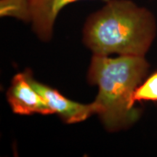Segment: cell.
<instances>
[{
	"instance_id": "6da1fadb",
	"label": "cell",
	"mask_w": 157,
	"mask_h": 157,
	"mask_svg": "<svg viewBox=\"0 0 157 157\" xmlns=\"http://www.w3.org/2000/svg\"><path fill=\"white\" fill-rule=\"evenodd\" d=\"M156 34L150 10L131 0H109L86 20L83 42L94 55L144 57Z\"/></svg>"
},
{
	"instance_id": "7a4b0ae2",
	"label": "cell",
	"mask_w": 157,
	"mask_h": 157,
	"mask_svg": "<svg viewBox=\"0 0 157 157\" xmlns=\"http://www.w3.org/2000/svg\"><path fill=\"white\" fill-rule=\"evenodd\" d=\"M148 68V63L142 56H93L87 79L91 85L98 87L93 101L96 114L109 132L128 128L139 119L141 110L132 105L131 100Z\"/></svg>"
},
{
	"instance_id": "3957f363",
	"label": "cell",
	"mask_w": 157,
	"mask_h": 157,
	"mask_svg": "<svg viewBox=\"0 0 157 157\" xmlns=\"http://www.w3.org/2000/svg\"><path fill=\"white\" fill-rule=\"evenodd\" d=\"M82 0H0V16L30 23L32 30L44 42L50 40L60 10ZM106 2L109 0H103Z\"/></svg>"
},
{
	"instance_id": "277c9868",
	"label": "cell",
	"mask_w": 157,
	"mask_h": 157,
	"mask_svg": "<svg viewBox=\"0 0 157 157\" xmlns=\"http://www.w3.org/2000/svg\"><path fill=\"white\" fill-rule=\"evenodd\" d=\"M29 83L42 95L52 113H56L64 122L75 124L85 121L93 114H96L95 103H79L69 100L60 92L35 80L31 71H25Z\"/></svg>"
},
{
	"instance_id": "5b68a950",
	"label": "cell",
	"mask_w": 157,
	"mask_h": 157,
	"mask_svg": "<svg viewBox=\"0 0 157 157\" xmlns=\"http://www.w3.org/2000/svg\"><path fill=\"white\" fill-rule=\"evenodd\" d=\"M7 98L12 110L16 114L53 113L42 95L29 83L25 71L17 74L13 77Z\"/></svg>"
},
{
	"instance_id": "8992f818",
	"label": "cell",
	"mask_w": 157,
	"mask_h": 157,
	"mask_svg": "<svg viewBox=\"0 0 157 157\" xmlns=\"http://www.w3.org/2000/svg\"><path fill=\"white\" fill-rule=\"evenodd\" d=\"M142 101L157 102V71L149 76L135 89L131 100L132 105L135 106V103Z\"/></svg>"
}]
</instances>
